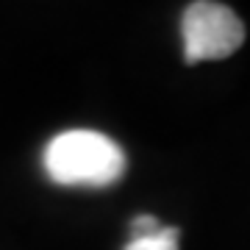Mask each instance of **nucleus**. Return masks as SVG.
<instances>
[{
  "label": "nucleus",
  "instance_id": "nucleus-1",
  "mask_svg": "<svg viewBox=\"0 0 250 250\" xmlns=\"http://www.w3.org/2000/svg\"><path fill=\"white\" fill-rule=\"evenodd\" d=\"M47 175L62 187H114L125 175L123 147L106 134L75 128L53 136L45 150Z\"/></svg>",
  "mask_w": 250,
  "mask_h": 250
},
{
  "label": "nucleus",
  "instance_id": "nucleus-2",
  "mask_svg": "<svg viewBox=\"0 0 250 250\" xmlns=\"http://www.w3.org/2000/svg\"><path fill=\"white\" fill-rule=\"evenodd\" d=\"M181 34L187 64L228 59L245 42V25L236 11L211 0L189 3L181 20Z\"/></svg>",
  "mask_w": 250,
  "mask_h": 250
},
{
  "label": "nucleus",
  "instance_id": "nucleus-3",
  "mask_svg": "<svg viewBox=\"0 0 250 250\" xmlns=\"http://www.w3.org/2000/svg\"><path fill=\"white\" fill-rule=\"evenodd\" d=\"M178 228H159L147 236H134L125 250H178Z\"/></svg>",
  "mask_w": 250,
  "mask_h": 250
},
{
  "label": "nucleus",
  "instance_id": "nucleus-4",
  "mask_svg": "<svg viewBox=\"0 0 250 250\" xmlns=\"http://www.w3.org/2000/svg\"><path fill=\"white\" fill-rule=\"evenodd\" d=\"M156 231H159V220L153 214H142L131 223V233L134 236H147V233H156Z\"/></svg>",
  "mask_w": 250,
  "mask_h": 250
}]
</instances>
